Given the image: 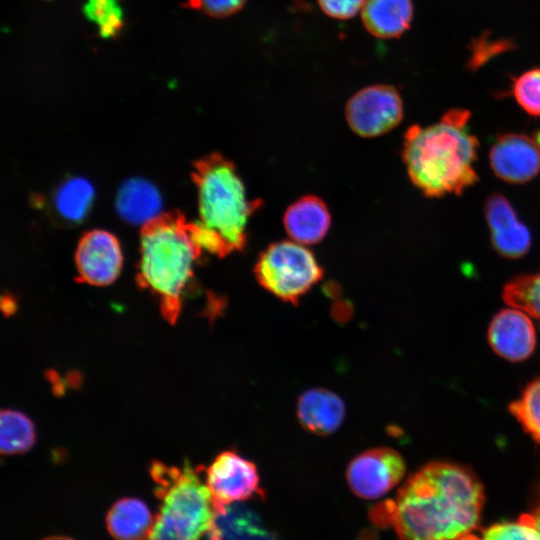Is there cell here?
<instances>
[{
	"mask_svg": "<svg viewBox=\"0 0 540 540\" xmlns=\"http://www.w3.org/2000/svg\"><path fill=\"white\" fill-rule=\"evenodd\" d=\"M484 489L464 466L436 461L412 474L387 500L400 540H462L477 527Z\"/></svg>",
	"mask_w": 540,
	"mask_h": 540,
	"instance_id": "cell-1",
	"label": "cell"
},
{
	"mask_svg": "<svg viewBox=\"0 0 540 540\" xmlns=\"http://www.w3.org/2000/svg\"><path fill=\"white\" fill-rule=\"evenodd\" d=\"M471 113L454 108L428 126L404 135L402 157L411 182L427 197L460 194L478 180L479 142L468 126Z\"/></svg>",
	"mask_w": 540,
	"mask_h": 540,
	"instance_id": "cell-2",
	"label": "cell"
},
{
	"mask_svg": "<svg viewBox=\"0 0 540 540\" xmlns=\"http://www.w3.org/2000/svg\"><path fill=\"white\" fill-rule=\"evenodd\" d=\"M140 252L138 281L158 297L163 317L174 324L200 254L188 224L179 217H161L144 227Z\"/></svg>",
	"mask_w": 540,
	"mask_h": 540,
	"instance_id": "cell-3",
	"label": "cell"
},
{
	"mask_svg": "<svg viewBox=\"0 0 540 540\" xmlns=\"http://www.w3.org/2000/svg\"><path fill=\"white\" fill-rule=\"evenodd\" d=\"M199 469L188 461L181 467L160 461L151 464L149 472L159 503L147 540H200L207 536L218 509Z\"/></svg>",
	"mask_w": 540,
	"mask_h": 540,
	"instance_id": "cell-4",
	"label": "cell"
},
{
	"mask_svg": "<svg viewBox=\"0 0 540 540\" xmlns=\"http://www.w3.org/2000/svg\"><path fill=\"white\" fill-rule=\"evenodd\" d=\"M199 220L223 243L227 253L246 243L247 224L260 207V200L246 195L234 165L220 155H211L196 166Z\"/></svg>",
	"mask_w": 540,
	"mask_h": 540,
	"instance_id": "cell-5",
	"label": "cell"
},
{
	"mask_svg": "<svg viewBox=\"0 0 540 540\" xmlns=\"http://www.w3.org/2000/svg\"><path fill=\"white\" fill-rule=\"evenodd\" d=\"M254 274L269 293L297 304L320 281L323 270L305 245L285 240L272 243L260 254Z\"/></svg>",
	"mask_w": 540,
	"mask_h": 540,
	"instance_id": "cell-6",
	"label": "cell"
},
{
	"mask_svg": "<svg viewBox=\"0 0 540 540\" xmlns=\"http://www.w3.org/2000/svg\"><path fill=\"white\" fill-rule=\"evenodd\" d=\"M345 117L354 133L376 137L395 128L403 118V102L390 85L377 84L356 92L346 103Z\"/></svg>",
	"mask_w": 540,
	"mask_h": 540,
	"instance_id": "cell-7",
	"label": "cell"
},
{
	"mask_svg": "<svg viewBox=\"0 0 540 540\" xmlns=\"http://www.w3.org/2000/svg\"><path fill=\"white\" fill-rule=\"evenodd\" d=\"M205 475L206 485L218 510L264 495L255 463L233 450L218 454Z\"/></svg>",
	"mask_w": 540,
	"mask_h": 540,
	"instance_id": "cell-8",
	"label": "cell"
},
{
	"mask_svg": "<svg viewBox=\"0 0 540 540\" xmlns=\"http://www.w3.org/2000/svg\"><path fill=\"white\" fill-rule=\"evenodd\" d=\"M406 465L396 450L388 447L368 449L349 463L346 480L351 491L363 499H376L398 485Z\"/></svg>",
	"mask_w": 540,
	"mask_h": 540,
	"instance_id": "cell-9",
	"label": "cell"
},
{
	"mask_svg": "<svg viewBox=\"0 0 540 540\" xmlns=\"http://www.w3.org/2000/svg\"><path fill=\"white\" fill-rule=\"evenodd\" d=\"M489 163L498 178L511 184H523L540 172V146L525 134H503L490 149Z\"/></svg>",
	"mask_w": 540,
	"mask_h": 540,
	"instance_id": "cell-10",
	"label": "cell"
},
{
	"mask_svg": "<svg viewBox=\"0 0 540 540\" xmlns=\"http://www.w3.org/2000/svg\"><path fill=\"white\" fill-rule=\"evenodd\" d=\"M76 267L82 281L96 286L112 283L122 266V252L118 240L105 230H93L80 240Z\"/></svg>",
	"mask_w": 540,
	"mask_h": 540,
	"instance_id": "cell-11",
	"label": "cell"
},
{
	"mask_svg": "<svg viewBox=\"0 0 540 540\" xmlns=\"http://www.w3.org/2000/svg\"><path fill=\"white\" fill-rule=\"evenodd\" d=\"M490 230L491 243L505 258L517 259L526 255L531 247V233L519 220L509 200L500 193L488 197L484 207Z\"/></svg>",
	"mask_w": 540,
	"mask_h": 540,
	"instance_id": "cell-12",
	"label": "cell"
},
{
	"mask_svg": "<svg viewBox=\"0 0 540 540\" xmlns=\"http://www.w3.org/2000/svg\"><path fill=\"white\" fill-rule=\"evenodd\" d=\"M488 341L494 352L506 360L527 359L536 346L531 317L513 307L499 311L489 325Z\"/></svg>",
	"mask_w": 540,
	"mask_h": 540,
	"instance_id": "cell-13",
	"label": "cell"
},
{
	"mask_svg": "<svg viewBox=\"0 0 540 540\" xmlns=\"http://www.w3.org/2000/svg\"><path fill=\"white\" fill-rule=\"evenodd\" d=\"M346 408L342 398L325 388H311L298 398L297 418L308 432L327 436L336 432L342 425Z\"/></svg>",
	"mask_w": 540,
	"mask_h": 540,
	"instance_id": "cell-14",
	"label": "cell"
},
{
	"mask_svg": "<svg viewBox=\"0 0 540 540\" xmlns=\"http://www.w3.org/2000/svg\"><path fill=\"white\" fill-rule=\"evenodd\" d=\"M283 224L290 240L306 246L318 243L326 236L331 215L323 200L307 195L286 209Z\"/></svg>",
	"mask_w": 540,
	"mask_h": 540,
	"instance_id": "cell-15",
	"label": "cell"
},
{
	"mask_svg": "<svg viewBox=\"0 0 540 540\" xmlns=\"http://www.w3.org/2000/svg\"><path fill=\"white\" fill-rule=\"evenodd\" d=\"M115 205L119 216L130 224L146 227L161 218V195L143 178L125 181L117 193Z\"/></svg>",
	"mask_w": 540,
	"mask_h": 540,
	"instance_id": "cell-16",
	"label": "cell"
},
{
	"mask_svg": "<svg viewBox=\"0 0 540 540\" xmlns=\"http://www.w3.org/2000/svg\"><path fill=\"white\" fill-rule=\"evenodd\" d=\"M362 22L369 33L378 38H397L412 22L411 0H365L361 9Z\"/></svg>",
	"mask_w": 540,
	"mask_h": 540,
	"instance_id": "cell-17",
	"label": "cell"
},
{
	"mask_svg": "<svg viewBox=\"0 0 540 540\" xmlns=\"http://www.w3.org/2000/svg\"><path fill=\"white\" fill-rule=\"evenodd\" d=\"M153 522L147 504L134 497L117 500L105 519L107 531L115 540H147Z\"/></svg>",
	"mask_w": 540,
	"mask_h": 540,
	"instance_id": "cell-18",
	"label": "cell"
},
{
	"mask_svg": "<svg viewBox=\"0 0 540 540\" xmlns=\"http://www.w3.org/2000/svg\"><path fill=\"white\" fill-rule=\"evenodd\" d=\"M208 540H277L261 524L257 516L238 503L217 511Z\"/></svg>",
	"mask_w": 540,
	"mask_h": 540,
	"instance_id": "cell-19",
	"label": "cell"
},
{
	"mask_svg": "<svg viewBox=\"0 0 540 540\" xmlns=\"http://www.w3.org/2000/svg\"><path fill=\"white\" fill-rule=\"evenodd\" d=\"M94 198V189L82 177L65 180L56 190L54 207L59 216L68 222H79L88 213Z\"/></svg>",
	"mask_w": 540,
	"mask_h": 540,
	"instance_id": "cell-20",
	"label": "cell"
},
{
	"mask_svg": "<svg viewBox=\"0 0 540 540\" xmlns=\"http://www.w3.org/2000/svg\"><path fill=\"white\" fill-rule=\"evenodd\" d=\"M0 448L4 455L28 451L35 443L33 422L23 413L7 409L1 412Z\"/></svg>",
	"mask_w": 540,
	"mask_h": 540,
	"instance_id": "cell-21",
	"label": "cell"
},
{
	"mask_svg": "<svg viewBox=\"0 0 540 540\" xmlns=\"http://www.w3.org/2000/svg\"><path fill=\"white\" fill-rule=\"evenodd\" d=\"M502 296L510 307L525 312L540 324V266L536 272L519 275L506 283Z\"/></svg>",
	"mask_w": 540,
	"mask_h": 540,
	"instance_id": "cell-22",
	"label": "cell"
},
{
	"mask_svg": "<svg viewBox=\"0 0 540 540\" xmlns=\"http://www.w3.org/2000/svg\"><path fill=\"white\" fill-rule=\"evenodd\" d=\"M509 411L524 431L540 444V378L525 387L519 398L510 403Z\"/></svg>",
	"mask_w": 540,
	"mask_h": 540,
	"instance_id": "cell-23",
	"label": "cell"
},
{
	"mask_svg": "<svg viewBox=\"0 0 540 540\" xmlns=\"http://www.w3.org/2000/svg\"><path fill=\"white\" fill-rule=\"evenodd\" d=\"M83 13L103 39L115 38L124 26V12L119 0H86Z\"/></svg>",
	"mask_w": 540,
	"mask_h": 540,
	"instance_id": "cell-24",
	"label": "cell"
},
{
	"mask_svg": "<svg viewBox=\"0 0 540 540\" xmlns=\"http://www.w3.org/2000/svg\"><path fill=\"white\" fill-rule=\"evenodd\" d=\"M512 94L526 113L540 116V68L528 70L515 78Z\"/></svg>",
	"mask_w": 540,
	"mask_h": 540,
	"instance_id": "cell-25",
	"label": "cell"
},
{
	"mask_svg": "<svg viewBox=\"0 0 540 540\" xmlns=\"http://www.w3.org/2000/svg\"><path fill=\"white\" fill-rule=\"evenodd\" d=\"M480 540H540V531L522 515L517 522L497 523L488 527Z\"/></svg>",
	"mask_w": 540,
	"mask_h": 540,
	"instance_id": "cell-26",
	"label": "cell"
},
{
	"mask_svg": "<svg viewBox=\"0 0 540 540\" xmlns=\"http://www.w3.org/2000/svg\"><path fill=\"white\" fill-rule=\"evenodd\" d=\"M247 0H188L185 6L199 9L208 16L221 18L239 11Z\"/></svg>",
	"mask_w": 540,
	"mask_h": 540,
	"instance_id": "cell-27",
	"label": "cell"
},
{
	"mask_svg": "<svg viewBox=\"0 0 540 540\" xmlns=\"http://www.w3.org/2000/svg\"><path fill=\"white\" fill-rule=\"evenodd\" d=\"M322 11L335 19H349L361 11L365 0H317Z\"/></svg>",
	"mask_w": 540,
	"mask_h": 540,
	"instance_id": "cell-28",
	"label": "cell"
},
{
	"mask_svg": "<svg viewBox=\"0 0 540 540\" xmlns=\"http://www.w3.org/2000/svg\"><path fill=\"white\" fill-rule=\"evenodd\" d=\"M523 516L540 531V486L532 510Z\"/></svg>",
	"mask_w": 540,
	"mask_h": 540,
	"instance_id": "cell-29",
	"label": "cell"
},
{
	"mask_svg": "<svg viewBox=\"0 0 540 540\" xmlns=\"http://www.w3.org/2000/svg\"><path fill=\"white\" fill-rule=\"evenodd\" d=\"M43 540H73V539L67 536H50V537L44 538Z\"/></svg>",
	"mask_w": 540,
	"mask_h": 540,
	"instance_id": "cell-30",
	"label": "cell"
},
{
	"mask_svg": "<svg viewBox=\"0 0 540 540\" xmlns=\"http://www.w3.org/2000/svg\"><path fill=\"white\" fill-rule=\"evenodd\" d=\"M534 139L536 140V142L540 146V129H538L537 132L535 133Z\"/></svg>",
	"mask_w": 540,
	"mask_h": 540,
	"instance_id": "cell-31",
	"label": "cell"
},
{
	"mask_svg": "<svg viewBox=\"0 0 540 540\" xmlns=\"http://www.w3.org/2000/svg\"><path fill=\"white\" fill-rule=\"evenodd\" d=\"M462 540H480L479 538H477L476 536H474L473 534L463 538Z\"/></svg>",
	"mask_w": 540,
	"mask_h": 540,
	"instance_id": "cell-32",
	"label": "cell"
}]
</instances>
